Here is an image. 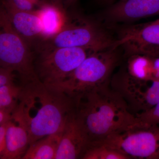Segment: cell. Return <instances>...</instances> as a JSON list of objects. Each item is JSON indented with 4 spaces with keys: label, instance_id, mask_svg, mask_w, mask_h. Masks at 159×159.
Returning a JSON list of instances; mask_svg holds the SVG:
<instances>
[{
    "label": "cell",
    "instance_id": "obj_1",
    "mask_svg": "<svg viewBox=\"0 0 159 159\" xmlns=\"http://www.w3.org/2000/svg\"><path fill=\"white\" fill-rule=\"evenodd\" d=\"M110 83L73 97L74 114L89 142L101 141L136 124L135 116L129 111L121 96L111 88Z\"/></svg>",
    "mask_w": 159,
    "mask_h": 159
},
{
    "label": "cell",
    "instance_id": "obj_2",
    "mask_svg": "<svg viewBox=\"0 0 159 159\" xmlns=\"http://www.w3.org/2000/svg\"><path fill=\"white\" fill-rule=\"evenodd\" d=\"M18 110L28 128L30 145L63 129L74 110V99L39 79L21 83Z\"/></svg>",
    "mask_w": 159,
    "mask_h": 159
},
{
    "label": "cell",
    "instance_id": "obj_3",
    "mask_svg": "<svg viewBox=\"0 0 159 159\" xmlns=\"http://www.w3.org/2000/svg\"><path fill=\"white\" fill-rule=\"evenodd\" d=\"M116 42L97 23L76 15L68 17L58 33L39 43L35 49L80 48L97 52L114 48Z\"/></svg>",
    "mask_w": 159,
    "mask_h": 159
},
{
    "label": "cell",
    "instance_id": "obj_4",
    "mask_svg": "<svg viewBox=\"0 0 159 159\" xmlns=\"http://www.w3.org/2000/svg\"><path fill=\"white\" fill-rule=\"evenodd\" d=\"M118 48H112L91 54L62 82L54 87L73 97L84 91L110 83L120 60Z\"/></svg>",
    "mask_w": 159,
    "mask_h": 159
},
{
    "label": "cell",
    "instance_id": "obj_5",
    "mask_svg": "<svg viewBox=\"0 0 159 159\" xmlns=\"http://www.w3.org/2000/svg\"><path fill=\"white\" fill-rule=\"evenodd\" d=\"M31 46L15 30L2 7L0 12V67L13 70L21 83L38 79Z\"/></svg>",
    "mask_w": 159,
    "mask_h": 159
},
{
    "label": "cell",
    "instance_id": "obj_6",
    "mask_svg": "<svg viewBox=\"0 0 159 159\" xmlns=\"http://www.w3.org/2000/svg\"><path fill=\"white\" fill-rule=\"evenodd\" d=\"M34 70L46 85L56 87L94 51L80 48L36 50ZM98 52V51H97Z\"/></svg>",
    "mask_w": 159,
    "mask_h": 159
},
{
    "label": "cell",
    "instance_id": "obj_7",
    "mask_svg": "<svg viewBox=\"0 0 159 159\" xmlns=\"http://www.w3.org/2000/svg\"><path fill=\"white\" fill-rule=\"evenodd\" d=\"M101 141L130 159H159V125H135Z\"/></svg>",
    "mask_w": 159,
    "mask_h": 159
},
{
    "label": "cell",
    "instance_id": "obj_8",
    "mask_svg": "<svg viewBox=\"0 0 159 159\" xmlns=\"http://www.w3.org/2000/svg\"><path fill=\"white\" fill-rule=\"evenodd\" d=\"M110 85L125 100L134 115L148 110L159 102V81L136 79L125 69L113 75Z\"/></svg>",
    "mask_w": 159,
    "mask_h": 159
},
{
    "label": "cell",
    "instance_id": "obj_9",
    "mask_svg": "<svg viewBox=\"0 0 159 159\" xmlns=\"http://www.w3.org/2000/svg\"><path fill=\"white\" fill-rule=\"evenodd\" d=\"M120 47L127 57L134 55L159 57V23L153 21L122 29L114 48Z\"/></svg>",
    "mask_w": 159,
    "mask_h": 159
},
{
    "label": "cell",
    "instance_id": "obj_10",
    "mask_svg": "<svg viewBox=\"0 0 159 159\" xmlns=\"http://www.w3.org/2000/svg\"><path fill=\"white\" fill-rule=\"evenodd\" d=\"M159 15V0H118L107 6L104 16L114 22H129Z\"/></svg>",
    "mask_w": 159,
    "mask_h": 159
},
{
    "label": "cell",
    "instance_id": "obj_11",
    "mask_svg": "<svg viewBox=\"0 0 159 159\" xmlns=\"http://www.w3.org/2000/svg\"><path fill=\"white\" fill-rule=\"evenodd\" d=\"M89 141L74 110L68 117L55 159H81Z\"/></svg>",
    "mask_w": 159,
    "mask_h": 159
},
{
    "label": "cell",
    "instance_id": "obj_12",
    "mask_svg": "<svg viewBox=\"0 0 159 159\" xmlns=\"http://www.w3.org/2000/svg\"><path fill=\"white\" fill-rule=\"evenodd\" d=\"M2 7L6 11L15 30L30 46H35L42 40V24L35 10L20 11L3 3Z\"/></svg>",
    "mask_w": 159,
    "mask_h": 159
},
{
    "label": "cell",
    "instance_id": "obj_13",
    "mask_svg": "<svg viewBox=\"0 0 159 159\" xmlns=\"http://www.w3.org/2000/svg\"><path fill=\"white\" fill-rule=\"evenodd\" d=\"M6 139V151L0 159H22L30 146V142L28 128L17 108L8 123Z\"/></svg>",
    "mask_w": 159,
    "mask_h": 159
},
{
    "label": "cell",
    "instance_id": "obj_14",
    "mask_svg": "<svg viewBox=\"0 0 159 159\" xmlns=\"http://www.w3.org/2000/svg\"><path fill=\"white\" fill-rule=\"evenodd\" d=\"M35 11L42 24V41L52 37L58 33L68 18L63 7L52 2L43 3Z\"/></svg>",
    "mask_w": 159,
    "mask_h": 159
},
{
    "label": "cell",
    "instance_id": "obj_15",
    "mask_svg": "<svg viewBox=\"0 0 159 159\" xmlns=\"http://www.w3.org/2000/svg\"><path fill=\"white\" fill-rule=\"evenodd\" d=\"M62 131L63 129L33 142L22 159H55Z\"/></svg>",
    "mask_w": 159,
    "mask_h": 159
},
{
    "label": "cell",
    "instance_id": "obj_16",
    "mask_svg": "<svg viewBox=\"0 0 159 159\" xmlns=\"http://www.w3.org/2000/svg\"><path fill=\"white\" fill-rule=\"evenodd\" d=\"M153 57L134 55L128 57L126 68L132 77L142 80H152Z\"/></svg>",
    "mask_w": 159,
    "mask_h": 159
},
{
    "label": "cell",
    "instance_id": "obj_17",
    "mask_svg": "<svg viewBox=\"0 0 159 159\" xmlns=\"http://www.w3.org/2000/svg\"><path fill=\"white\" fill-rule=\"evenodd\" d=\"M81 159H130L102 141L89 143Z\"/></svg>",
    "mask_w": 159,
    "mask_h": 159
},
{
    "label": "cell",
    "instance_id": "obj_18",
    "mask_svg": "<svg viewBox=\"0 0 159 159\" xmlns=\"http://www.w3.org/2000/svg\"><path fill=\"white\" fill-rule=\"evenodd\" d=\"M21 89L20 82L0 86V109L13 112L18 105Z\"/></svg>",
    "mask_w": 159,
    "mask_h": 159
},
{
    "label": "cell",
    "instance_id": "obj_19",
    "mask_svg": "<svg viewBox=\"0 0 159 159\" xmlns=\"http://www.w3.org/2000/svg\"><path fill=\"white\" fill-rule=\"evenodd\" d=\"M135 116L137 125L146 126L159 125V102L148 110Z\"/></svg>",
    "mask_w": 159,
    "mask_h": 159
},
{
    "label": "cell",
    "instance_id": "obj_20",
    "mask_svg": "<svg viewBox=\"0 0 159 159\" xmlns=\"http://www.w3.org/2000/svg\"><path fill=\"white\" fill-rule=\"evenodd\" d=\"M2 3L17 10L26 11H35L36 6L31 0H2Z\"/></svg>",
    "mask_w": 159,
    "mask_h": 159
},
{
    "label": "cell",
    "instance_id": "obj_21",
    "mask_svg": "<svg viewBox=\"0 0 159 159\" xmlns=\"http://www.w3.org/2000/svg\"><path fill=\"white\" fill-rule=\"evenodd\" d=\"M17 77V74L13 70L0 67V86L16 82Z\"/></svg>",
    "mask_w": 159,
    "mask_h": 159
},
{
    "label": "cell",
    "instance_id": "obj_22",
    "mask_svg": "<svg viewBox=\"0 0 159 159\" xmlns=\"http://www.w3.org/2000/svg\"><path fill=\"white\" fill-rule=\"evenodd\" d=\"M9 122L0 125V158L3 156L6 150V134Z\"/></svg>",
    "mask_w": 159,
    "mask_h": 159
},
{
    "label": "cell",
    "instance_id": "obj_23",
    "mask_svg": "<svg viewBox=\"0 0 159 159\" xmlns=\"http://www.w3.org/2000/svg\"><path fill=\"white\" fill-rule=\"evenodd\" d=\"M152 80L159 81V57L153 58Z\"/></svg>",
    "mask_w": 159,
    "mask_h": 159
},
{
    "label": "cell",
    "instance_id": "obj_24",
    "mask_svg": "<svg viewBox=\"0 0 159 159\" xmlns=\"http://www.w3.org/2000/svg\"><path fill=\"white\" fill-rule=\"evenodd\" d=\"M13 112L4 109H0V125L9 122Z\"/></svg>",
    "mask_w": 159,
    "mask_h": 159
},
{
    "label": "cell",
    "instance_id": "obj_25",
    "mask_svg": "<svg viewBox=\"0 0 159 159\" xmlns=\"http://www.w3.org/2000/svg\"><path fill=\"white\" fill-rule=\"evenodd\" d=\"M78 0H62L63 6H64L65 8H68L69 7L73 6Z\"/></svg>",
    "mask_w": 159,
    "mask_h": 159
},
{
    "label": "cell",
    "instance_id": "obj_26",
    "mask_svg": "<svg viewBox=\"0 0 159 159\" xmlns=\"http://www.w3.org/2000/svg\"><path fill=\"white\" fill-rule=\"evenodd\" d=\"M118 0H99V2L102 4L107 6H110L113 3L116 2Z\"/></svg>",
    "mask_w": 159,
    "mask_h": 159
},
{
    "label": "cell",
    "instance_id": "obj_27",
    "mask_svg": "<svg viewBox=\"0 0 159 159\" xmlns=\"http://www.w3.org/2000/svg\"><path fill=\"white\" fill-rule=\"evenodd\" d=\"M31 1L33 2L36 6H40L43 3H44V2H43V0H31Z\"/></svg>",
    "mask_w": 159,
    "mask_h": 159
},
{
    "label": "cell",
    "instance_id": "obj_28",
    "mask_svg": "<svg viewBox=\"0 0 159 159\" xmlns=\"http://www.w3.org/2000/svg\"><path fill=\"white\" fill-rule=\"evenodd\" d=\"M51 2L57 4V5H59V6H62V7L63 6L62 5V0H51Z\"/></svg>",
    "mask_w": 159,
    "mask_h": 159
},
{
    "label": "cell",
    "instance_id": "obj_29",
    "mask_svg": "<svg viewBox=\"0 0 159 159\" xmlns=\"http://www.w3.org/2000/svg\"><path fill=\"white\" fill-rule=\"evenodd\" d=\"M154 22L157 23H159V18L157 20H156L154 21Z\"/></svg>",
    "mask_w": 159,
    "mask_h": 159
}]
</instances>
